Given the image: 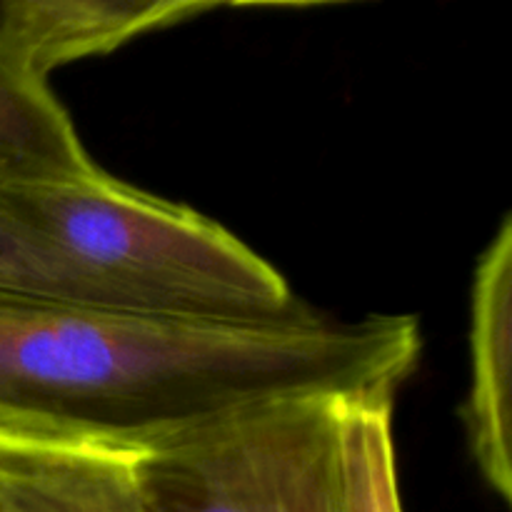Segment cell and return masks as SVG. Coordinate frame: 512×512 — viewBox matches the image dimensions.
<instances>
[{
  "label": "cell",
  "mask_w": 512,
  "mask_h": 512,
  "mask_svg": "<svg viewBox=\"0 0 512 512\" xmlns=\"http://www.w3.org/2000/svg\"><path fill=\"white\" fill-rule=\"evenodd\" d=\"M413 315L235 325L0 298V423L145 445L278 395H398Z\"/></svg>",
  "instance_id": "6da1fadb"
},
{
  "label": "cell",
  "mask_w": 512,
  "mask_h": 512,
  "mask_svg": "<svg viewBox=\"0 0 512 512\" xmlns=\"http://www.w3.org/2000/svg\"><path fill=\"white\" fill-rule=\"evenodd\" d=\"M3 195L55 253L135 313L258 325L310 310L228 228L100 168L3 185Z\"/></svg>",
  "instance_id": "7a4b0ae2"
},
{
  "label": "cell",
  "mask_w": 512,
  "mask_h": 512,
  "mask_svg": "<svg viewBox=\"0 0 512 512\" xmlns=\"http://www.w3.org/2000/svg\"><path fill=\"white\" fill-rule=\"evenodd\" d=\"M278 395L133 448L145 512H348L343 403Z\"/></svg>",
  "instance_id": "3957f363"
},
{
  "label": "cell",
  "mask_w": 512,
  "mask_h": 512,
  "mask_svg": "<svg viewBox=\"0 0 512 512\" xmlns=\"http://www.w3.org/2000/svg\"><path fill=\"white\" fill-rule=\"evenodd\" d=\"M470 385L463 428L475 470L500 500L512 498V220L480 253L470 290Z\"/></svg>",
  "instance_id": "277c9868"
},
{
  "label": "cell",
  "mask_w": 512,
  "mask_h": 512,
  "mask_svg": "<svg viewBox=\"0 0 512 512\" xmlns=\"http://www.w3.org/2000/svg\"><path fill=\"white\" fill-rule=\"evenodd\" d=\"M133 448L0 423V512H145Z\"/></svg>",
  "instance_id": "5b68a950"
},
{
  "label": "cell",
  "mask_w": 512,
  "mask_h": 512,
  "mask_svg": "<svg viewBox=\"0 0 512 512\" xmlns=\"http://www.w3.org/2000/svg\"><path fill=\"white\" fill-rule=\"evenodd\" d=\"M215 8L205 0H5L0 48L25 75L48 83L63 65Z\"/></svg>",
  "instance_id": "8992f818"
},
{
  "label": "cell",
  "mask_w": 512,
  "mask_h": 512,
  "mask_svg": "<svg viewBox=\"0 0 512 512\" xmlns=\"http://www.w3.org/2000/svg\"><path fill=\"white\" fill-rule=\"evenodd\" d=\"M95 168L50 85L25 75L0 48V185L70 178Z\"/></svg>",
  "instance_id": "52a82bcc"
},
{
  "label": "cell",
  "mask_w": 512,
  "mask_h": 512,
  "mask_svg": "<svg viewBox=\"0 0 512 512\" xmlns=\"http://www.w3.org/2000/svg\"><path fill=\"white\" fill-rule=\"evenodd\" d=\"M0 298L135 313L123 298L75 270L5 200L0 185Z\"/></svg>",
  "instance_id": "ba28073f"
},
{
  "label": "cell",
  "mask_w": 512,
  "mask_h": 512,
  "mask_svg": "<svg viewBox=\"0 0 512 512\" xmlns=\"http://www.w3.org/2000/svg\"><path fill=\"white\" fill-rule=\"evenodd\" d=\"M393 395L343 403V478L348 512H403L393 440Z\"/></svg>",
  "instance_id": "9c48e42d"
}]
</instances>
